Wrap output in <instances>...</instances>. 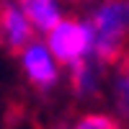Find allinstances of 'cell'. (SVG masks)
I'll use <instances>...</instances> for the list:
<instances>
[{
	"mask_svg": "<svg viewBox=\"0 0 129 129\" xmlns=\"http://www.w3.org/2000/svg\"><path fill=\"white\" fill-rule=\"evenodd\" d=\"M93 57L103 67L121 64L129 54V0H101L90 13Z\"/></svg>",
	"mask_w": 129,
	"mask_h": 129,
	"instance_id": "6da1fadb",
	"label": "cell"
},
{
	"mask_svg": "<svg viewBox=\"0 0 129 129\" xmlns=\"http://www.w3.org/2000/svg\"><path fill=\"white\" fill-rule=\"evenodd\" d=\"M47 47L62 64H75L93 52V28L78 18H64L57 28L47 34Z\"/></svg>",
	"mask_w": 129,
	"mask_h": 129,
	"instance_id": "7a4b0ae2",
	"label": "cell"
},
{
	"mask_svg": "<svg viewBox=\"0 0 129 129\" xmlns=\"http://www.w3.org/2000/svg\"><path fill=\"white\" fill-rule=\"evenodd\" d=\"M0 31H3V47L10 57H23V52L36 44V26L26 18V13L16 3L3 0L0 10Z\"/></svg>",
	"mask_w": 129,
	"mask_h": 129,
	"instance_id": "3957f363",
	"label": "cell"
},
{
	"mask_svg": "<svg viewBox=\"0 0 129 129\" xmlns=\"http://www.w3.org/2000/svg\"><path fill=\"white\" fill-rule=\"evenodd\" d=\"M54 54L49 52V47L44 44H31L26 52H23V57H21V67H23V75H26V80L34 85L36 90H52L54 85L59 83V72L54 67V59H52Z\"/></svg>",
	"mask_w": 129,
	"mask_h": 129,
	"instance_id": "277c9868",
	"label": "cell"
},
{
	"mask_svg": "<svg viewBox=\"0 0 129 129\" xmlns=\"http://www.w3.org/2000/svg\"><path fill=\"white\" fill-rule=\"evenodd\" d=\"M101 67L103 64L98 59H78L75 64H70V90L78 98H95L101 95Z\"/></svg>",
	"mask_w": 129,
	"mask_h": 129,
	"instance_id": "5b68a950",
	"label": "cell"
},
{
	"mask_svg": "<svg viewBox=\"0 0 129 129\" xmlns=\"http://www.w3.org/2000/svg\"><path fill=\"white\" fill-rule=\"evenodd\" d=\"M16 3L39 31H47L49 34L52 28H57L62 23L57 0H16Z\"/></svg>",
	"mask_w": 129,
	"mask_h": 129,
	"instance_id": "8992f818",
	"label": "cell"
},
{
	"mask_svg": "<svg viewBox=\"0 0 129 129\" xmlns=\"http://www.w3.org/2000/svg\"><path fill=\"white\" fill-rule=\"evenodd\" d=\"M114 106L119 111V119L129 124V64H119V72L114 78Z\"/></svg>",
	"mask_w": 129,
	"mask_h": 129,
	"instance_id": "52a82bcc",
	"label": "cell"
},
{
	"mask_svg": "<svg viewBox=\"0 0 129 129\" xmlns=\"http://www.w3.org/2000/svg\"><path fill=\"white\" fill-rule=\"evenodd\" d=\"M72 129H126L121 119H116L111 114H103V111H88L83 114L78 121L72 124Z\"/></svg>",
	"mask_w": 129,
	"mask_h": 129,
	"instance_id": "ba28073f",
	"label": "cell"
},
{
	"mask_svg": "<svg viewBox=\"0 0 129 129\" xmlns=\"http://www.w3.org/2000/svg\"><path fill=\"white\" fill-rule=\"evenodd\" d=\"M67 3H72V5H83V3H88V0H67Z\"/></svg>",
	"mask_w": 129,
	"mask_h": 129,
	"instance_id": "9c48e42d",
	"label": "cell"
}]
</instances>
